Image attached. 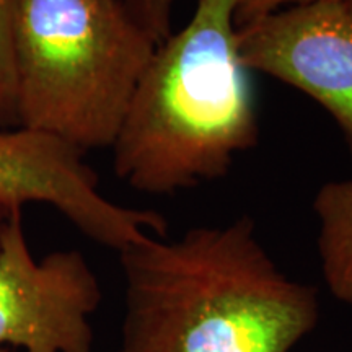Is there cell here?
Wrapping results in <instances>:
<instances>
[{"label":"cell","instance_id":"9c48e42d","mask_svg":"<svg viewBox=\"0 0 352 352\" xmlns=\"http://www.w3.org/2000/svg\"><path fill=\"white\" fill-rule=\"evenodd\" d=\"M131 15L157 44L170 36L175 0H122Z\"/></svg>","mask_w":352,"mask_h":352},{"label":"cell","instance_id":"6da1fadb","mask_svg":"<svg viewBox=\"0 0 352 352\" xmlns=\"http://www.w3.org/2000/svg\"><path fill=\"white\" fill-rule=\"evenodd\" d=\"M124 320L116 352H290L318 327V289L290 279L241 215L120 252Z\"/></svg>","mask_w":352,"mask_h":352},{"label":"cell","instance_id":"5b68a950","mask_svg":"<svg viewBox=\"0 0 352 352\" xmlns=\"http://www.w3.org/2000/svg\"><path fill=\"white\" fill-rule=\"evenodd\" d=\"M28 204L51 206L88 239L118 253L148 235L165 239L168 230L160 212L126 208L101 195L85 152L21 126L0 129V206Z\"/></svg>","mask_w":352,"mask_h":352},{"label":"cell","instance_id":"7c38bea8","mask_svg":"<svg viewBox=\"0 0 352 352\" xmlns=\"http://www.w3.org/2000/svg\"><path fill=\"white\" fill-rule=\"evenodd\" d=\"M344 2L347 3V7H349L351 10H352V0H344Z\"/></svg>","mask_w":352,"mask_h":352},{"label":"cell","instance_id":"7a4b0ae2","mask_svg":"<svg viewBox=\"0 0 352 352\" xmlns=\"http://www.w3.org/2000/svg\"><path fill=\"white\" fill-rule=\"evenodd\" d=\"M235 12L236 0H196L188 25L155 46L111 145L127 186L170 196L215 182L258 144Z\"/></svg>","mask_w":352,"mask_h":352},{"label":"cell","instance_id":"52a82bcc","mask_svg":"<svg viewBox=\"0 0 352 352\" xmlns=\"http://www.w3.org/2000/svg\"><path fill=\"white\" fill-rule=\"evenodd\" d=\"M321 272L333 297L352 307V182L323 184L314 199Z\"/></svg>","mask_w":352,"mask_h":352},{"label":"cell","instance_id":"ba28073f","mask_svg":"<svg viewBox=\"0 0 352 352\" xmlns=\"http://www.w3.org/2000/svg\"><path fill=\"white\" fill-rule=\"evenodd\" d=\"M16 0H0V129L19 126L13 72V21Z\"/></svg>","mask_w":352,"mask_h":352},{"label":"cell","instance_id":"8fae6325","mask_svg":"<svg viewBox=\"0 0 352 352\" xmlns=\"http://www.w3.org/2000/svg\"><path fill=\"white\" fill-rule=\"evenodd\" d=\"M13 209H7L3 208V206H0V235H2V230H3V226H6L8 215H10Z\"/></svg>","mask_w":352,"mask_h":352},{"label":"cell","instance_id":"277c9868","mask_svg":"<svg viewBox=\"0 0 352 352\" xmlns=\"http://www.w3.org/2000/svg\"><path fill=\"white\" fill-rule=\"evenodd\" d=\"M101 285L78 250L38 259L13 209L0 235V347L25 352H94L90 316L98 310Z\"/></svg>","mask_w":352,"mask_h":352},{"label":"cell","instance_id":"4fadbf2b","mask_svg":"<svg viewBox=\"0 0 352 352\" xmlns=\"http://www.w3.org/2000/svg\"><path fill=\"white\" fill-rule=\"evenodd\" d=\"M0 352H8L7 347H0Z\"/></svg>","mask_w":352,"mask_h":352},{"label":"cell","instance_id":"8992f818","mask_svg":"<svg viewBox=\"0 0 352 352\" xmlns=\"http://www.w3.org/2000/svg\"><path fill=\"white\" fill-rule=\"evenodd\" d=\"M250 72H261L314 98L334 118L352 152V10L315 2L277 10L236 28Z\"/></svg>","mask_w":352,"mask_h":352},{"label":"cell","instance_id":"3957f363","mask_svg":"<svg viewBox=\"0 0 352 352\" xmlns=\"http://www.w3.org/2000/svg\"><path fill=\"white\" fill-rule=\"evenodd\" d=\"M155 46L122 0H16L19 126L82 152L111 147Z\"/></svg>","mask_w":352,"mask_h":352},{"label":"cell","instance_id":"30bf717a","mask_svg":"<svg viewBox=\"0 0 352 352\" xmlns=\"http://www.w3.org/2000/svg\"><path fill=\"white\" fill-rule=\"evenodd\" d=\"M315 2H344V0H236V26L250 23L277 10H283L289 6H303Z\"/></svg>","mask_w":352,"mask_h":352}]
</instances>
